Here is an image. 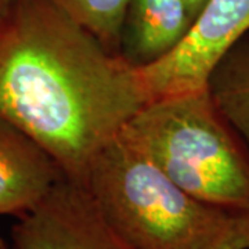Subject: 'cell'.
<instances>
[{"label":"cell","instance_id":"obj_1","mask_svg":"<svg viewBox=\"0 0 249 249\" xmlns=\"http://www.w3.org/2000/svg\"><path fill=\"white\" fill-rule=\"evenodd\" d=\"M139 67L50 0L0 13V119L45 150L65 178L90 163L145 104Z\"/></svg>","mask_w":249,"mask_h":249},{"label":"cell","instance_id":"obj_2","mask_svg":"<svg viewBox=\"0 0 249 249\" xmlns=\"http://www.w3.org/2000/svg\"><path fill=\"white\" fill-rule=\"evenodd\" d=\"M119 134L190 196L249 212L248 145L206 88L152 100Z\"/></svg>","mask_w":249,"mask_h":249},{"label":"cell","instance_id":"obj_3","mask_svg":"<svg viewBox=\"0 0 249 249\" xmlns=\"http://www.w3.org/2000/svg\"><path fill=\"white\" fill-rule=\"evenodd\" d=\"M83 186L136 249H213L244 213L190 196L121 134L96 155Z\"/></svg>","mask_w":249,"mask_h":249},{"label":"cell","instance_id":"obj_4","mask_svg":"<svg viewBox=\"0 0 249 249\" xmlns=\"http://www.w3.org/2000/svg\"><path fill=\"white\" fill-rule=\"evenodd\" d=\"M247 34L249 0H209L178 49L151 65L139 67L148 103L206 88L214 64Z\"/></svg>","mask_w":249,"mask_h":249},{"label":"cell","instance_id":"obj_5","mask_svg":"<svg viewBox=\"0 0 249 249\" xmlns=\"http://www.w3.org/2000/svg\"><path fill=\"white\" fill-rule=\"evenodd\" d=\"M18 219L10 249H136L107 222L86 187L65 178Z\"/></svg>","mask_w":249,"mask_h":249},{"label":"cell","instance_id":"obj_6","mask_svg":"<svg viewBox=\"0 0 249 249\" xmlns=\"http://www.w3.org/2000/svg\"><path fill=\"white\" fill-rule=\"evenodd\" d=\"M64 178L37 142L0 119V214L31 212Z\"/></svg>","mask_w":249,"mask_h":249},{"label":"cell","instance_id":"obj_7","mask_svg":"<svg viewBox=\"0 0 249 249\" xmlns=\"http://www.w3.org/2000/svg\"><path fill=\"white\" fill-rule=\"evenodd\" d=\"M196 22L186 0H129L121 53L136 67L169 55Z\"/></svg>","mask_w":249,"mask_h":249},{"label":"cell","instance_id":"obj_8","mask_svg":"<svg viewBox=\"0 0 249 249\" xmlns=\"http://www.w3.org/2000/svg\"><path fill=\"white\" fill-rule=\"evenodd\" d=\"M206 89L249 148V34L214 64Z\"/></svg>","mask_w":249,"mask_h":249},{"label":"cell","instance_id":"obj_9","mask_svg":"<svg viewBox=\"0 0 249 249\" xmlns=\"http://www.w3.org/2000/svg\"><path fill=\"white\" fill-rule=\"evenodd\" d=\"M89 29L108 50L121 53L122 31L129 0H50Z\"/></svg>","mask_w":249,"mask_h":249},{"label":"cell","instance_id":"obj_10","mask_svg":"<svg viewBox=\"0 0 249 249\" xmlns=\"http://www.w3.org/2000/svg\"><path fill=\"white\" fill-rule=\"evenodd\" d=\"M213 249H249V212H244Z\"/></svg>","mask_w":249,"mask_h":249},{"label":"cell","instance_id":"obj_11","mask_svg":"<svg viewBox=\"0 0 249 249\" xmlns=\"http://www.w3.org/2000/svg\"><path fill=\"white\" fill-rule=\"evenodd\" d=\"M187 4H188V7H190V11H191V14H193V17L196 18L199 16V13L204 10V7L206 6V3L209 1V0H186Z\"/></svg>","mask_w":249,"mask_h":249},{"label":"cell","instance_id":"obj_12","mask_svg":"<svg viewBox=\"0 0 249 249\" xmlns=\"http://www.w3.org/2000/svg\"><path fill=\"white\" fill-rule=\"evenodd\" d=\"M10 1H11V0H0V13L9 6Z\"/></svg>","mask_w":249,"mask_h":249},{"label":"cell","instance_id":"obj_13","mask_svg":"<svg viewBox=\"0 0 249 249\" xmlns=\"http://www.w3.org/2000/svg\"><path fill=\"white\" fill-rule=\"evenodd\" d=\"M0 249H10L9 244H6V241L1 238H0Z\"/></svg>","mask_w":249,"mask_h":249}]
</instances>
